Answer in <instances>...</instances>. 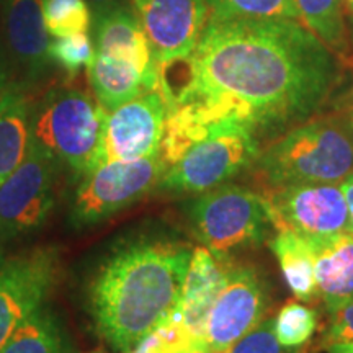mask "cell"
Segmentation results:
<instances>
[{
	"instance_id": "6da1fadb",
	"label": "cell",
	"mask_w": 353,
	"mask_h": 353,
	"mask_svg": "<svg viewBox=\"0 0 353 353\" xmlns=\"http://www.w3.org/2000/svg\"><path fill=\"white\" fill-rule=\"evenodd\" d=\"M342 82L341 57L299 20H208L196 48L157 64L167 110L198 105L276 139L316 117Z\"/></svg>"
},
{
	"instance_id": "7a4b0ae2",
	"label": "cell",
	"mask_w": 353,
	"mask_h": 353,
	"mask_svg": "<svg viewBox=\"0 0 353 353\" xmlns=\"http://www.w3.org/2000/svg\"><path fill=\"white\" fill-rule=\"evenodd\" d=\"M192 252L182 242L139 239L103 263L92 283V314L114 350H131L174 312Z\"/></svg>"
},
{
	"instance_id": "3957f363",
	"label": "cell",
	"mask_w": 353,
	"mask_h": 353,
	"mask_svg": "<svg viewBox=\"0 0 353 353\" xmlns=\"http://www.w3.org/2000/svg\"><path fill=\"white\" fill-rule=\"evenodd\" d=\"M353 172V134L337 113L312 117L260 151L250 174L259 190L341 183Z\"/></svg>"
},
{
	"instance_id": "277c9868",
	"label": "cell",
	"mask_w": 353,
	"mask_h": 353,
	"mask_svg": "<svg viewBox=\"0 0 353 353\" xmlns=\"http://www.w3.org/2000/svg\"><path fill=\"white\" fill-rule=\"evenodd\" d=\"M108 112L76 87L52 88L32 112V139L77 174L103 164Z\"/></svg>"
},
{
	"instance_id": "5b68a950",
	"label": "cell",
	"mask_w": 353,
	"mask_h": 353,
	"mask_svg": "<svg viewBox=\"0 0 353 353\" xmlns=\"http://www.w3.org/2000/svg\"><path fill=\"white\" fill-rule=\"evenodd\" d=\"M262 149V139L247 123L221 118L167 167L159 187L172 193L200 195L250 170Z\"/></svg>"
},
{
	"instance_id": "8992f818",
	"label": "cell",
	"mask_w": 353,
	"mask_h": 353,
	"mask_svg": "<svg viewBox=\"0 0 353 353\" xmlns=\"http://www.w3.org/2000/svg\"><path fill=\"white\" fill-rule=\"evenodd\" d=\"M201 245L221 259L259 247L270 234L272 221L257 190L224 183L200 193L190 210Z\"/></svg>"
},
{
	"instance_id": "52a82bcc",
	"label": "cell",
	"mask_w": 353,
	"mask_h": 353,
	"mask_svg": "<svg viewBox=\"0 0 353 353\" xmlns=\"http://www.w3.org/2000/svg\"><path fill=\"white\" fill-rule=\"evenodd\" d=\"M257 192L276 231H290L306 242L352 232L341 183H299Z\"/></svg>"
},
{
	"instance_id": "ba28073f",
	"label": "cell",
	"mask_w": 353,
	"mask_h": 353,
	"mask_svg": "<svg viewBox=\"0 0 353 353\" xmlns=\"http://www.w3.org/2000/svg\"><path fill=\"white\" fill-rule=\"evenodd\" d=\"M165 162L161 152L136 161H108L83 175L74 198L79 224H95L148 196L161 183Z\"/></svg>"
},
{
	"instance_id": "9c48e42d",
	"label": "cell",
	"mask_w": 353,
	"mask_h": 353,
	"mask_svg": "<svg viewBox=\"0 0 353 353\" xmlns=\"http://www.w3.org/2000/svg\"><path fill=\"white\" fill-rule=\"evenodd\" d=\"M270 307V288L257 268L234 265L208 312L205 342L210 353H226L257 327Z\"/></svg>"
},
{
	"instance_id": "30bf717a",
	"label": "cell",
	"mask_w": 353,
	"mask_h": 353,
	"mask_svg": "<svg viewBox=\"0 0 353 353\" xmlns=\"http://www.w3.org/2000/svg\"><path fill=\"white\" fill-rule=\"evenodd\" d=\"M57 162L37 141H30L25 161L0 185V232H30L46 221L54 203Z\"/></svg>"
},
{
	"instance_id": "8fae6325",
	"label": "cell",
	"mask_w": 353,
	"mask_h": 353,
	"mask_svg": "<svg viewBox=\"0 0 353 353\" xmlns=\"http://www.w3.org/2000/svg\"><path fill=\"white\" fill-rule=\"evenodd\" d=\"M57 257L50 249L0 265V350L21 322L39 311L57 278Z\"/></svg>"
},
{
	"instance_id": "7c38bea8",
	"label": "cell",
	"mask_w": 353,
	"mask_h": 353,
	"mask_svg": "<svg viewBox=\"0 0 353 353\" xmlns=\"http://www.w3.org/2000/svg\"><path fill=\"white\" fill-rule=\"evenodd\" d=\"M132 3L156 64L192 54L210 19L206 0H132Z\"/></svg>"
},
{
	"instance_id": "4fadbf2b",
	"label": "cell",
	"mask_w": 353,
	"mask_h": 353,
	"mask_svg": "<svg viewBox=\"0 0 353 353\" xmlns=\"http://www.w3.org/2000/svg\"><path fill=\"white\" fill-rule=\"evenodd\" d=\"M165 118V101L157 88L108 112L103 162L136 161L161 152Z\"/></svg>"
},
{
	"instance_id": "5bb4252c",
	"label": "cell",
	"mask_w": 353,
	"mask_h": 353,
	"mask_svg": "<svg viewBox=\"0 0 353 353\" xmlns=\"http://www.w3.org/2000/svg\"><path fill=\"white\" fill-rule=\"evenodd\" d=\"M234 265V259H221L205 245L195 247L192 252L176 312L190 335L205 345L208 312Z\"/></svg>"
},
{
	"instance_id": "9a60e30c",
	"label": "cell",
	"mask_w": 353,
	"mask_h": 353,
	"mask_svg": "<svg viewBox=\"0 0 353 353\" xmlns=\"http://www.w3.org/2000/svg\"><path fill=\"white\" fill-rule=\"evenodd\" d=\"M3 37L13 63L30 76H39L51 63L43 0H6Z\"/></svg>"
},
{
	"instance_id": "2e32d148",
	"label": "cell",
	"mask_w": 353,
	"mask_h": 353,
	"mask_svg": "<svg viewBox=\"0 0 353 353\" xmlns=\"http://www.w3.org/2000/svg\"><path fill=\"white\" fill-rule=\"evenodd\" d=\"M307 245L314 255L319 299L330 314L353 299V232Z\"/></svg>"
},
{
	"instance_id": "e0dca14e",
	"label": "cell",
	"mask_w": 353,
	"mask_h": 353,
	"mask_svg": "<svg viewBox=\"0 0 353 353\" xmlns=\"http://www.w3.org/2000/svg\"><path fill=\"white\" fill-rule=\"evenodd\" d=\"M87 76L95 99L107 112L157 88V69L145 70L131 61L97 52L87 68Z\"/></svg>"
},
{
	"instance_id": "ac0fdd59",
	"label": "cell",
	"mask_w": 353,
	"mask_h": 353,
	"mask_svg": "<svg viewBox=\"0 0 353 353\" xmlns=\"http://www.w3.org/2000/svg\"><path fill=\"white\" fill-rule=\"evenodd\" d=\"M94 32L97 54L131 61L145 70L157 69L143 23L131 7L120 3L112 8L95 20Z\"/></svg>"
},
{
	"instance_id": "d6986e66",
	"label": "cell",
	"mask_w": 353,
	"mask_h": 353,
	"mask_svg": "<svg viewBox=\"0 0 353 353\" xmlns=\"http://www.w3.org/2000/svg\"><path fill=\"white\" fill-rule=\"evenodd\" d=\"M268 247L280 263L286 285L294 298L303 303H314L319 299L317 291L314 255L307 242L290 231H276Z\"/></svg>"
},
{
	"instance_id": "ffe728a7",
	"label": "cell",
	"mask_w": 353,
	"mask_h": 353,
	"mask_svg": "<svg viewBox=\"0 0 353 353\" xmlns=\"http://www.w3.org/2000/svg\"><path fill=\"white\" fill-rule=\"evenodd\" d=\"M32 141V108L23 94L12 87L0 112V185L19 169Z\"/></svg>"
},
{
	"instance_id": "44dd1931",
	"label": "cell",
	"mask_w": 353,
	"mask_h": 353,
	"mask_svg": "<svg viewBox=\"0 0 353 353\" xmlns=\"http://www.w3.org/2000/svg\"><path fill=\"white\" fill-rule=\"evenodd\" d=\"M343 0H296L299 21L339 57L348 50Z\"/></svg>"
},
{
	"instance_id": "7402d4cb",
	"label": "cell",
	"mask_w": 353,
	"mask_h": 353,
	"mask_svg": "<svg viewBox=\"0 0 353 353\" xmlns=\"http://www.w3.org/2000/svg\"><path fill=\"white\" fill-rule=\"evenodd\" d=\"M0 353H64V337L51 314L37 311L21 322Z\"/></svg>"
},
{
	"instance_id": "603a6c76",
	"label": "cell",
	"mask_w": 353,
	"mask_h": 353,
	"mask_svg": "<svg viewBox=\"0 0 353 353\" xmlns=\"http://www.w3.org/2000/svg\"><path fill=\"white\" fill-rule=\"evenodd\" d=\"M213 21L299 20L296 0H206Z\"/></svg>"
},
{
	"instance_id": "cb8c5ba5",
	"label": "cell",
	"mask_w": 353,
	"mask_h": 353,
	"mask_svg": "<svg viewBox=\"0 0 353 353\" xmlns=\"http://www.w3.org/2000/svg\"><path fill=\"white\" fill-rule=\"evenodd\" d=\"M319 325V312L303 301H288L273 317V329L286 350H296L311 341Z\"/></svg>"
},
{
	"instance_id": "d4e9b609",
	"label": "cell",
	"mask_w": 353,
	"mask_h": 353,
	"mask_svg": "<svg viewBox=\"0 0 353 353\" xmlns=\"http://www.w3.org/2000/svg\"><path fill=\"white\" fill-rule=\"evenodd\" d=\"M46 30L51 37L88 33L92 30V10L87 0H43Z\"/></svg>"
},
{
	"instance_id": "484cf974",
	"label": "cell",
	"mask_w": 353,
	"mask_h": 353,
	"mask_svg": "<svg viewBox=\"0 0 353 353\" xmlns=\"http://www.w3.org/2000/svg\"><path fill=\"white\" fill-rule=\"evenodd\" d=\"M95 57V44L88 33L57 37L50 41L51 63L59 64L70 76H76L79 70L88 68Z\"/></svg>"
},
{
	"instance_id": "4316f807",
	"label": "cell",
	"mask_w": 353,
	"mask_h": 353,
	"mask_svg": "<svg viewBox=\"0 0 353 353\" xmlns=\"http://www.w3.org/2000/svg\"><path fill=\"white\" fill-rule=\"evenodd\" d=\"M226 353H288L278 342L273 319H263L257 327L245 334Z\"/></svg>"
},
{
	"instance_id": "83f0119b",
	"label": "cell",
	"mask_w": 353,
	"mask_h": 353,
	"mask_svg": "<svg viewBox=\"0 0 353 353\" xmlns=\"http://www.w3.org/2000/svg\"><path fill=\"white\" fill-rule=\"evenodd\" d=\"M353 341V299L343 304L337 311L330 312L327 327L321 339V348H325L335 343H345Z\"/></svg>"
},
{
	"instance_id": "f1b7e54d",
	"label": "cell",
	"mask_w": 353,
	"mask_h": 353,
	"mask_svg": "<svg viewBox=\"0 0 353 353\" xmlns=\"http://www.w3.org/2000/svg\"><path fill=\"white\" fill-rule=\"evenodd\" d=\"M335 113L342 118L343 123H345V125L348 126V130H350L353 134V88H352L350 94H348L347 97H343L341 105H339L337 112Z\"/></svg>"
},
{
	"instance_id": "f546056e",
	"label": "cell",
	"mask_w": 353,
	"mask_h": 353,
	"mask_svg": "<svg viewBox=\"0 0 353 353\" xmlns=\"http://www.w3.org/2000/svg\"><path fill=\"white\" fill-rule=\"evenodd\" d=\"M87 3L90 6L92 10V17H94V21L101 19L103 15L114 8L117 6H120V0H87Z\"/></svg>"
},
{
	"instance_id": "4dcf8cb0",
	"label": "cell",
	"mask_w": 353,
	"mask_h": 353,
	"mask_svg": "<svg viewBox=\"0 0 353 353\" xmlns=\"http://www.w3.org/2000/svg\"><path fill=\"white\" fill-rule=\"evenodd\" d=\"M343 196H345L347 201V208H348V218H350V224H352V232H353V172L348 174L345 179L341 182Z\"/></svg>"
},
{
	"instance_id": "1f68e13d",
	"label": "cell",
	"mask_w": 353,
	"mask_h": 353,
	"mask_svg": "<svg viewBox=\"0 0 353 353\" xmlns=\"http://www.w3.org/2000/svg\"><path fill=\"white\" fill-rule=\"evenodd\" d=\"M327 353H353V341L345 342V343H335V345H330L325 348Z\"/></svg>"
},
{
	"instance_id": "d6a6232c",
	"label": "cell",
	"mask_w": 353,
	"mask_h": 353,
	"mask_svg": "<svg viewBox=\"0 0 353 353\" xmlns=\"http://www.w3.org/2000/svg\"><path fill=\"white\" fill-rule=\"evenodd\" d=\"M10 92H12V87H6L2 92H0V112H2V108L6 107L8 99H10Z\"/></svg>"
},
{
	"instance_id": "836d02e7",
	"label": "cell",
	"mask_w": 353,
	"mask_h": 353,
	"mask_svg": "<svg viewBox=\"0 0 353 353\" xmlns=\"http://www.w3.org/2000/svg\"><path fill=\"white\" fill-rule=\"evenodd\" d=\"M7 87V79H6V74H3V70L0 69V92L3 90V88Z\"/></svg>"
},
{
	"instance_id": "e575fe53",
	"label": "cell",
	"mask_w": 353,
	"mask_h": 353,
	"mask_svg": "<svg viewBox=\"0 0 353 353\" xmlns=\"http://www.w3.org/2000/svg\"><path fill=\"white\" fill-rule=\"evenodd\" d=\"M345 2V6L348 7V10H350V13L353 12V0H343Z\"/></svg>"
},
{
	"instance_id": "d590c367",
	"label": "cell",
	"mask_w": 353,
	"mask_h": 353,
	"mask_svg": "<svg viewBox=\"0 0 353 353\" xmlns=\"http://www.w3.org/2000/svg\"><path fill=\"white\" fill-rule=\"evenodd\" d=\"M352 23H353V12H352Z\"/></svg>"
},
{
	"instance_id": "8d00e7d4",
	"label": "cell",
	"mask_w": 353,
	"mask_h": 353,
	"mask_svg": "<svg viewBox=\"0 0 353 353\" xmlns=\"http://www.w3.org/2000/svg\"><path fill=\"white\" fill-rule=\"evenodd\" d=\"M90 353H101V352H90Z\"/></svg>"
}]
</instances>
